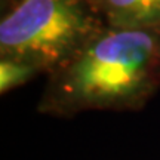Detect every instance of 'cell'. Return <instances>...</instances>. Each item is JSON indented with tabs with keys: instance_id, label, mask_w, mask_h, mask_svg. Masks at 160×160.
<instances>
[{
	"instance_id": "obj_1",
	"label": "cell",
	"mask_w": 160,
	"mask_h": 160,
	"mask_svg": "<svg viewBox=\"0 0 160 160\" xmlns=\"http://www.w3.org/2000/svg\"><path fill=\"white\" fill-rule=\"evenodd\" d=\"M45 77L43 116L139 111L160 91V30L104 25Z\"/></svg>"
},
{
	"instance_id": "obj_2",
	"label": "cell",
	"mask_w": 160,
	"mask_h": 160,
	"mask_svg": "<svg viewBox=\"0 0 160 160\" xmlns=\"http://www.w3.org/2000/svg\"><path fill=\"white\" fill-rule=\"evenodd\" d=\"M104 25L91 0H21L0 17V55L30 58L51 71Z\"/></svg>"
},
{
	"instance_id": "obj_3",
	"label": "cell",
	"mask_w": 160,
	"mask_h": 160,
	"mask_svg": "<svg viewBox=\"0 0 160 160\" xmlns=\"http://www.w3.org/2000/svg\"><path fill=\"white\" fill-rule=\"evenodd\" d=\"M105 25L160 30V0H91Z\"/></svg>"
},
{
	"instance_id": "obj_4",
	"label": "cell",
	"mask_w": 160,
	"mask_h": 160,
	"mask_svg": "<svg viewBox=\"0 0 160 160\" xmlns=\"http://www.w3.org/2000/svg\"><path fill=\"white\" fill-rule=\"evenodd\" d=\"M49 70L37 61L17 55H0V95H6L30 83Z\"/></svg>"
},
{
	"instance_id": "obj_5",
	"label": "cell",
	"mask_w": 160,
	"mask_h": 160,
	"mask_svg": "<svg viewBox=\"0 0 160 160\" xmlns=\"http://www.w3.org/2000/svg\"><path fill=\"white\" fill-rule=\"evenodd\" d=\"M19 2L21 0H0V17L9 13Z\"/></svg>"
}]
</instances>
